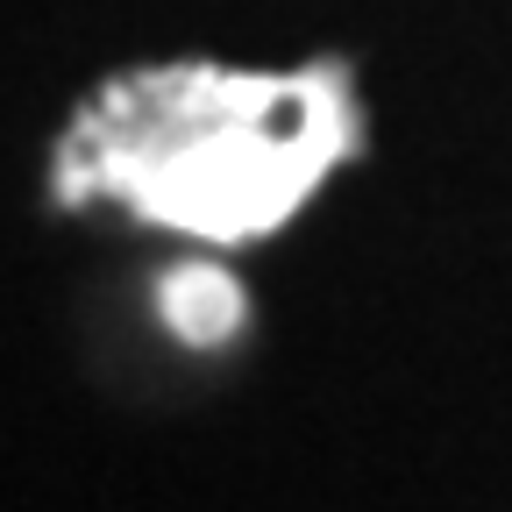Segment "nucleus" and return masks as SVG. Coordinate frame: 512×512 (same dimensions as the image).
<instances>
[{"mask_svg":"<svg viewBox=\"0 0 512 512\" xmlns=\"http://www.w3.org/2000/svg\"><path fill=\"white\" fill-rule=\"evenodd\" d=\"M164 313H171V328L185 342H221V335H235V320H242V292H235L228 271L192 264V271H178L164 285Z\"/></svg>","mask_w":512,"mask_h":512,"instance_id":"nucleus-2","label":"nucleus"},{"mask_svg":"<svg viewBox=\"0 0 512 512\" xmlns=\"http://www.w3.org/2000/svg\"><path fill=\"white\" fill-rule=\"evenodd\" d=\"M363 136L335 64L221 72L171 64L100 86L57 143V200H114L136 221L249 242L292 221Z\"/></svg>","mask_w":512,"mask_h":512,"instance_id":"nucleus-1","label":"nucleus"}]
</instances>
